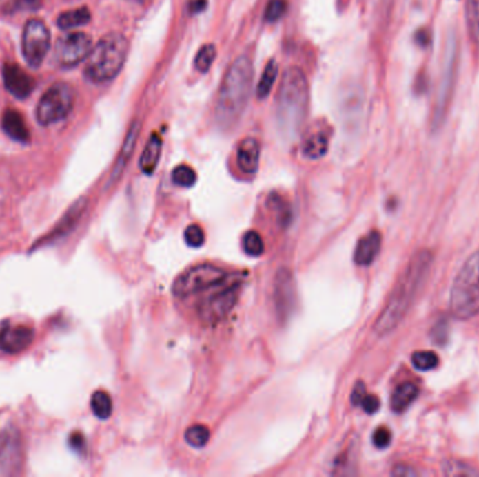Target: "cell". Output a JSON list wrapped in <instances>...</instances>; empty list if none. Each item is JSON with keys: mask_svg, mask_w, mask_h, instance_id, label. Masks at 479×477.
Segmentation results:
<instances>
[{"mask_svg": "<svg viewBox=\"0 0 479 477\" xmlns=\"http://www.w3.org/2000/svg\"><path fill=\"white\" fill-rule=\"evenodd\" d=\"M366 395H367V394H366V386H365V383H363V382H358V383L355 385V388H354L352 395H351V402H352V405H354V406H360V403H362V401H363V398H365Z\"/></svg>", "mask_w": 479, "mask_h": 477, "instance_id": "f35d334b", "label": "cell"}, {"mask_svg": "<svg viewBox=\"0 0 479 477\" xmlns=\"http://www.w3.org/2000/svg\"><path fill=\"white\" fill-rule=\"evenodd\" d=\"M139 132H141V125L138 122H134L132 125H130V129H129V132H128V135L125 138L123 146L121 149V154H119L118 161L115 164V168L112 171L111 181H115V180L119 178V176L122 173V171L125 169L128 161L130 160V157H132V153L135 150Z\"/></svg>", "mask_w": 479, "mask_h": 477, "instance_id": "ffe728a7", "label": "cell"}, {"mask_svg": "<svg viewBox=\"0 0 479 477\" xmlns=\"http://www.w3.org/2000/svg\"><path fill=\"white\" fill-rule=\"evenodd\" d=\"M418 395L419 388L415 383L404 382L394 390L393 396H391V409L396 413L405 412L411 406V403L418 398Z\"/></svg>", "mask_w": 479, "mask_h": 477, "instance_id": "7402d4cb", "label": "cell"}, {"mask_svg": "<svg viewBox=\"0 0 479 477\" xmlns=\"http://www.w3.org/2000/svg\"><path fill=\"white\" fill-rule=\"evenodd\" d=\"M129 50L128 39L118 32L103 36L87 58L85 77L94 83L112 80L122 70Z\"/></svg>", "mask_w": 479, "mask_h": 477, "instance_id": "277c9868", "label": "cell"}, {"mask_svg": "<svg viewBox=\"0 0 479 477\" xmlns=\"http://www.w3.org/2000/svg\"><path fill=\"white\" fill-rule=\"evenodd\" d=\"M450 308L456 318L471 319L479 314V251L458 272L450 294Z\"/></svg>", "mask_w": 479, "mask_h": 477, "instance_id": "5b68a950", "label": "cell"}, {"mask_svg": "<svg viewBox=\"0 0 479 477\" xmlns=\"http://www.w3.org/2000/svg\"><path fill=\"white\" fill-rule=\"evenodd\" d=\"M92 20L90 10L87 8H80V9H73L62 13L58 17V27L61 30H72L80 25H84Z\"/></svg>", "mask_w": 479, "mask_h": 477, "instance_id": "603a6c76", "label": "cell"}, {"mask_svg": "<svg viewBox=\"0 0 479 477\" xmlns=\"http://www.w3.org/2000/svg\"><path fill=\"white\" fill-rule=\"evenodd\" d=\"M275 308L281 319H287L294 307V283L287 269H281L275 277Z\"/></svg>", "mask_w": 479, "mask_h": 477, "instance_id": "5bb4252c", "label": "cell"}, {"mask_svg": "<svg viewBox=\"0 0 479 477\" xmlns=\"http://www.w3.org/2000/svg\"><path fill=\"white\" fill-rule=\"evenodd\" d=\"M206 0H192L191 3V12L192 13H201L206 8Z\"/></svg>", "mask_w": 479, "mask_h": 477, "instance_id": "ee69618b", "label": "cell"}, {"mask_svg": "<svg viewBox=\"0 0 479 477\" xmlns=\"http://www.w3.org/2000/svg\"><path fill=\"white\" fill-rule=\"evenodd\" d=\"M393 476H416V471L405 465H398L393 470Z\"/></svg>", "mask_w": 479, "mask_h": 477, "instance_id": "b9f144b4", "label": "cell"}, {"mask_svg": "<svg viewBox=\"0 0 479 477\" xmlns=\"http://www.w3.org/2000/svg\"><path fill=\"white\" fill-rule=\"evenodd\" d=\"M93 50L92 38L84 32H70L57 41L54 61L63 69H70L89 58Z\"/></svg>", "mask_w": 479, "mask_h": 477, "instance_id": "30bf717a", "label": "cell"}, {"mask_svg": "<svg viewBox=\"0 0 479 477\" xmlns=\"http://www.w3.org/2000/svg\"><path fill=\"white\" fill-rule=\"evenodd\" d=\"M261 146L259 142L254 138H245L240 142L237 147V164L238 168L248 176L256 172L259 167Z\"/></svg>", "mask_w": 479, "mask_h": 477, "instance_id": "e0dca14e", "label": "cell"}, {"mask_svg": "<svg viewBox=\"0 0 479 477\" xmlns=\"http://www.w3.org/2000/svg\"><path fill=\"white\" fill-rule=\"evenodd\" d=\"M254 69L248 56H238L229 67L219 90L216 119L223 127H232L243 115L251 94Z\"/></svg>", "mask_w": 479, "mask_h": 477, "instance_id": "7a4b0ae2", "label": "cell"}, {"mask_svg": "<svg viewBox=\"0 0 479 477\" xmlns=\"http://www.w3.org/2000/svg\"><path fill=\"white\" fill-rule=\"evenodd\" d=\"M161 146H163L161 138L156 134L152 135L146 143V147L141 156L139 167L145 173H147V176H152L159 165L160 156H161Z\"/></svg>", "mask_w": 479, "mask_h": 477, "instance_id": "44dd1931", "label": "cell"}, {"mask_svg": "<svg viewBox=\"0 0 479 477\" xmlns=\"http://www.w3.org/2000/svg\"><path fill=\"white\" fill-rule=\"evenodd\" d=\"M414 42L419 48H427L431 42V36L429 30L426 28H420L414 34Z\"/></svg>", "mask_w": 479, "mask_h": 477, "instance_id": "8d00e7d4", "label": "cell"}, {"mask_svg": "<svg viewBox=\"0 0 479 477\" xmlns=\"http://www.w3.org/2000/svg\"><path fill=\"white\" fill-rule=\"evenodd\" d=\"M69 445L76 451V452H83L85 448V440L83 437V434H80L79 431H74L70 438H69Z\"/></svg>", "mask_w": 479, "mask_h": 477, "instance_id": "ab89813d", "label": "cell"}, {"mask_svg": "<svg viewBox=\"0 0 479 477\" xmlns=\"http://www.w3.org/2000/svg\"><path fill=\"white\" fill-rule=\"evenodd\" d=\"M241 275H229L227 279L213 287V293L201 301L199 314L205 322H219L225 319L236 306L241 287Z\"/></svg>", "mask_w": 479, "mask_h": 477, "instance_id": "52a82bcc", "label": "cell"}, {"mask_svg": "<svg viewBox=\"0 0 479 477\" xmlns=\"http://www.w3.org/2000/svg\"><path fill=\"white\" fill-rule=\"evenodd\" d=\"M363 410L369 414H374L380 409V401L374 395H366L360 403Z\"/></svg>", "mask_w": 479, "mask_h": 477, "instance_id": "74e56055", "label": "cell"}, {"mask_svg": "<svg viewBox=\"0 0 479 477\" xmlns=\"http://www.w3.org/2000/svg\"><path fill=\"white\" fill-rule=\"evenodd\" d=\"M21 458L23 451L19 432L13 428H8L0 432V473H19Z\"/></svg>", "mask_w": 479, "mask_h": 477, "instance_id": "7c38bea8", "label": "cell"}, {"mask_svg": "<svg viewBox=\"0 0 479 477\" xmlns=\"http://www.w3.org/2000/svg\"><path fill=\"white\" fill-rule=\"evenodd\" d=\"M465 20L468 34L479 48V0H465Z\"/></svg>", "mask_w": 479, "mask_h": 477, "instance_id": "cb8c5ba5", "label": "cell"}, {"mask_svg": "<svg viewBox=\"0 0 479 477\" xmlns=\"http://www.w3.org/2000/svg\"><path fill=\"white\" fill-rule=\"evenodd\" d=\"M171 180L179 187L191 188L196 182V172L190 165L181 164L172 169Z\"/></svg>", "mask_w": 479, "mask_h": 477, "instance_id": "f1b7e54d", "label": "cell"}, {"mask_svg": "<svg viewBox=\"0 0 479 477\" xmlns=\"http://www.w3.org/2000/svg\"><path fill=\"white\" fill-rule=\"evenodd\" d=\"M3 81L8 92L20 100L27 98L35 87L34 78L16 63H6L3 66Z\"/></svg>", "mask_w": 479, "mask_h": 477, "instance_id": "9a60e30c", "label": "cell"}, {"mask_svg": "<svg viewBox=\"0 0 479 477\" xmlns=\"http://www.w3.org/2000/svg\"><path fill=\"white\" fill-rule=\"evenodd\" d=\"M414 89H415V93H416V94H423V93H426V90H427V77H426L425 74L418 76V78H416V81H415V87H414Z\"/></svg>", "mask_w": 479, "mask_h": 477, "instance_id": "60d3db41", "label": "cell"}, {"mask_svg": "<svg viewBox=\"0 0 479 477\" xmlns=\"http://www.w3.org/2000/svg\"><path fill=\"white\" fill-rule=\"evenodd\" d=\"M268 206H269L271 211L274 213L276 222L282 227H286L292 219V210H290L289 203L282 196L272 193L268 199Z\"/></svg>", "mask_w": 479, "mask_h": 477, "instance_id": "484cf974", "label": "cell"}, {"mask_svg": "<svg viewBox=\"0 0 479 477\" xmlns=\"http://www.w3.org/2000/svg\"><path fill=\"white\" fill-rule=\"evenodd\" d=\"M17 5L21 9H37L41 5V0H17Z\"/></svg>", "mask_w": 479, "mask_h": 477, "instance_id": "7bdbcfd3", "label": "cell"}, {"mask_svg": "<svg viewBox=\"0 0 479 477\" xmlns=\"http://www.w3.org/2000/svg\"><path fill=\"white\" fill-rule=\"evenodd\" d=\"M76 94L68 83H57L43 94L37 107V119L42 126L63 120L73 109Z\"/></svg>", "mask_w": 479, "mask_h": 477, "instance_id": "ba28073f", "label": "cell"}, {"mask_svg": "<svg viewBox=\"0 0 479 477\" xmlns=\"http://www.w3.org/2000/svg\"><path fill=\"white\" fill-rule=\"evenodd\" d=\"M309 83L298 67H289L279 87L276 101V120L285 135L301 129L309 112Z\"/></svg>", "mask_w": 479, "mask_h": 477, "instance_id": "3957f363", "label": "cell"}, {"mask_svg": "<svg viewBox=\"0 0 479 477\" xmlns=\"http://www.w3.org/2000/svg\"><path fill=\"white\" fill-rule=\"evenodd\" d=\"M458 58H460L458 39L456 34L451 32L446 42V54L443 61L439 92L436 96V101H434V109H433V118H431L433 130H438L439 127H442L446 120V115H447L451 98L454 96Z\"/></svg>", "mask_w": 479, "mask_h": 477, "instance_id": "8992f818", "label": "cell"}, {"mask_svg": "<svg viewBox=\"0 0 479 477\" xmlns=\"http://www.w3.org/2000/svg\"><path fill=\"white\" fill-rule=\"evenodd\" d=\"M445 473L449 474V476H457V474L461 476V474H473L475 471H472L471 469H468L465 465L449 462V463L445 466Z\"/></svg>", "mask_w": 479, "mask_h": 477, "instance_id": "d590c367", "label": "cell"}, {"mask_svg": "<svg viewBox=\"0 0 479 477\" xmlns=\"http://www.w3.org/2000/svg\"><path fill=\"white\" fill-rule=\"evenodd\" d=\"M243 248L249 256H259L264 253V241L256 231H248L243 238Z\"/></svg>", "mask_w": 479, "mask_h": 477, "instance_id": "4dcf8cb0", "label": "cell"}, {"mask_svg": "<svg viewBox=\"0 0 479 477\" xmlns=\"http://www.w3.org/2000/svg\"><path fill=\"white\" fill-rule=\"evenodd\" d=\"M381 248V235L378 231H370L365 235L356 246L355 264L359 266H369L374 262Z\"/></svg>", "mask_w": 479, "mask_h": 477, "instance_id": "ac0fdd59", "label": "cell"}, {"mask_svg": "<svg viewBox=\"0 0 479 477\" xmlns=\"http://www.w3.org/2000/svg\"><path fill=\"white\" fill-rule=\"evenodd\" d=\"M391 443V432L387 427H380L374 431L373 434V444L378 448V449H384L389 445Z\"/></svg>", "mask_w": 479, "mask_h": 477, "instance_id": "e575fe53", "label": "cell"}, {"mask_svg": "<svg viewBox=\"0 0 479 477\" xmlns=\"http://www.w3.org/2000/svg\"><path fill=\"white\" fill-rule=\"evenodd\" d=\"M210 438V431L206 425L195 424L185 431V441L194 448H203Z\"/></svg>", "mask_w": 479, "mask_h": 477, "instance_id": "83f0119b", "label": "cell"}, {"mask_svg": "<svg viewBox=\"0 0 479 477\" xmlns=\"http://www.w3.org/2000/svg\"><path fill=\"white\" fill-rule=\"evenodd\" d=\"M430 264L431 255L427 251L419 252L412 259V262L400 277L394 291L391 293L387 306L384 307L374 325V332L377 335H388L401 324L411 307L419 286L427 275Z\"/></svg>", "mask_w": 479, "mask_h": 477, "instance_id": "6da1fadb", "label": "cell"}, {"mask_svg": "<svg viewBox=\"0 0 479 477\" xmlns=\"http://www.w3.org/2000/svg\"><path fill=\"white\" fill-rule=\"evenodd\" d=\"M185 242L192 248H199L205 244V233L203 229L198 224H191L184 231Z\"/></svg>", "mask_w": 479, "mask_h": 477, "instance_id": "836d02e7", "label": "cell"}, {"mask_svg": "<svg viewBox=\"0 0 479 477\" xmlns=\"http://www.w3.org/2000/svg\"><path fill=\"white\" fill-rule=\"evenodd\" d=\"M412 364L419 371H430L439 364V357L433 352H416L412 356Z\"/></svg>", "mask_w": 479, "mask_h": 477, "instance_id": "1f68e13d", "label": "cell"}, {"mask_svg": "<svg viewBox=\"0 0 479 477\" xmlns=\"http://www.w3.org/2000/svg\"><path fill=\"white\" fill-rule=\"evenodd\" d=\"M214 58H216V47L213 45V43H206V45H203L196 54L195 67L199 72L205 73L210 69L212 63L214 62Z\"/></svg>", "mask_w": 479, "mask_h": 477, "instance_id": "f546056e", "label": "cell"}, {"mask_svg": "<svg viewBox=\"0 0 479 477\" xmlns=\"http://www.w3.org/2000/svg\"><path fill=\"white\" fill-rule=\"evenodd\" d=\"M2 127L5 134L16 142L28 143L30 132L21 114L16 109H8L2 116Z\"/></svg>", "mask_w": 479, "mask_h": 477, "instance_id": "d6986e66", "label": "cell"}, {"mask_svg": "<svg viewBox=\"0 0 479 477\" xmlns=\"http://www.w3.org/2000/svg\"><path fill=\"white\" fill-rule=\"evenodd\" d=\"M51 48V32L43 21L28 20L23 31V55L31 67H38Z\"/></svg>", "mask_w": 479, "mask_h": 477, "instance_id": "8fae6325", "label": "cell"}, {"mask_svg": "<svg viewBox=\"0 0 479 477\" xmlns=\"http://www.w3.org/2000/svg\"><path fill=\"white\" fill-rule=\"evenodd\" d=\"M92 410L100 420H107L112 414L111 396L104 390H97L92 396Z\"/></svg>", "mask_w": 479, "mask_h": 477, "instance_id": "4316f807", "label": "cell"}, {"mask_svg": "<svg viewBox=\"0 0 479 477\" xmlns=\"http://www.w3.org/2000/svg\"><path fill=\"white\" fill-rule=\"evenodd\" d=\"M227 276L229 275L223 269L217 266L198 265L190 268L177 277L172 284V293L179 298H187L222 284Z\"/></svg>", "mask_w": 479, "mask_h": 477, "instance_id": "9c48e42d", "label": "cell"}, {"mask_svg": "<svg viewBox=\"0 0 479 477\" xmlns=\"http://www.w3.org/2000/svg\"><path fill=\"white\" fill-rule=\"evenodd\" d=\"M329 147V132L323 125H313L307 136L303 139L301 151L304 157L318 160L324 157Z\"/></svg>", "mask_w": 479, "mask_h": 477, "instance_id": "2e32d148", "label": "cell"}, {"mask_svg": "<svg viewBox=\"0 0 479 477\" xmlns=\"http://www.w3.org/2000/svg\"><path fill=\"white\" fill-rule=\"evenodd\" d=\"M286 10H287L286 0H269L265 10V19L269 23H275L285 16Z\"/></svg>", "mask_w": 479, "mask_h": 477, "instance_id": "d6a6232c", "label": "cell"}, {"mask_svg": "<svg viewBox=\"0 0 479 477\" xmlns=\"http://www.w3.org/2000/svg\"><path fill=\"white\" fill-rule=\"evenodd\" d=\"M34 330L26 325L9 324L0 329V350L5 353L16 354L32 343Z\"/></svg>", "mask_w": 479, "mask_h": 477, "instance_id": "4fadbf2b", "label": "cell"}, {"mask_svg": "<svg viewBox=\"0 0 479 477\" xmlns=\"http://www.w3.org/2000/svg\"><path fill=\"white\" fill-rule=\"evenodd\" d=\"M278 62L275 59L269 61L268 65L264 69L263 76H261V80L258 83L256 87V96L258 98H265L271 94L272 87L275 84V80L278 77Z\"/></svg>", "mask_w": 479, "mask_h": 477, "instance_id": "d4e9b609", "label": "cell"}]
</instances>
